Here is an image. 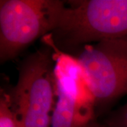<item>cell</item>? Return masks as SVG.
Listing matches in <instances>:
<instances>
[{"mask_svg": "<svg viewBox=\"0 0 127 127\" xmlns=\"http://www.w3.org/2000/svg\"><path fill=\"white\" fill-rule=\"evenodd\" d=\"M69 4L51 33L59 50L127 38V0H75Z\"/></svg>", "mask_w": 127, "mask_h": 127, "instance_id": "6da1fadb", "label": "cell"}, {"mask_svg": "<svg viewBox=\"0 0 127 127\" xmlns=\"http://www.w3.org/2000/svg\"><path fill=\"white\" fill-rule=\"evenodd\" d=\"M65 4L59 0L0 1V59H13L57 28Z\"/></svg>", "mask_w": 127, "mask_h": 127, "instance_id": "277c9868", "label": "cell"}, {"mask_svg": "<svg viewBox=\"0 0 127 127\" xmlns=\"http://www.w3.org/2000/svg\"><path fill=\"white\" fill-rule=\"evenodd\" d=\"M42 40L53 52L56 103L50 127H101L95 122V95L81 65L55 45L51 34Z\"/></svg>", "mask_w": 127, "mask_h": 127, "instance_id": "3957f363", "label": "cell"}, {"mask_svg": "<svg viewBox=\"0 0 127 127\" xmlns=\"http://www.w3.org/2000/svg\"><path fill=\"white\" fill-rule=\"evenodd\" d=\"M103 127H127V102L104 122Z\"/></svg>", "mask_w": 127, "mask_h": 127, "instance_id": "52a82bcc", "label": "cell"}, {"mask_svg": "<svg viewBox=\"0 0 127 127\" xmlns=\"http://www.w3.org/2000/svg\"><path fill=\"white\" fill-rule=\"evenodd\" d=\"M0 127H21L11 107L9 94L2 90L0 97Z\"/></svg>", "mask_w": 127, "mask_h": 127, "instance_id": "8992f818", "label": "cell"}, {"mask_svg": "<svg viewBox=\"0 0 127 127\" xmlns=\"http://www.w3.org/2000/svg\"><path fill=\"white\" fill-rule=\"evenodd\" d=\"M54 66L47 45L21 64L18 81L8 94L21 127H50L57 99Z\"/></svg>", "mask_w": 127, "mask_h": 127, "instance_id": "7a4b0ae2", "label": "cell"}, {"mask_svg": "<svg viewBox=\"0 0 127 127\" xmlns=\"http://www.w3.org/2000/svg\"><path fill=\"white\" fill-rule=\"evenodd\" d=\"M73 56L86 74L96 105L127 95V38L86 45Z\"/></svg>", "mask_w": 127, "mask_h": 127, "instance_id": "5b68a950", "label": "cell"}, {"mask_svg": "<svg viewBox=\"0 0 127 127\" xmlns=\"http://www.w3.org/2000/svg\"></svg>", "mask_w": 127, "mask_h": 127, "instance_id": "ba28073f", "label": "cell"}]
</instances>
